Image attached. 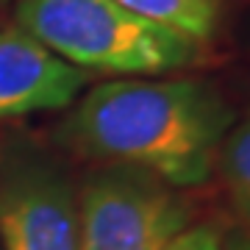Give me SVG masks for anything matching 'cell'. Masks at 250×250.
<instances>
[{
  "label": "cell",
  "mask_w": 250,
  "mask_h": 250,
  "mask_svg": "<svg viewBox=\"0 0 250 250\" xmlns=\"http://www.w3.org/2000/svg\"><path fill=\"white\" fill-rule=\"evenodd\" d=\"M233 111L197 78L106 81L83 92L59 125L64 147L98 164H131L175 189L214 175Z\"/></svg>",
  "instance_id": "6da1fadb"
},
{
  "label": "cell",
  "mask_w": 250,
  "mask_h": 250,
  "mask_svg": "<svg viewBox=\"0 0 250 250\" xmlns=\"http://www.w3.org/2000/svg\"><path fill=\"white\" fill-rule=\"evenodd\" d=\"M14 17V25L83 72L147 78L203 59L197 39L114 0H17Z\"/></svg>",
  "instance_id": "7a4b0ae2"
},
{
  "label": "cell",
  "mask_w": 250,
  "mask_h": 250,
  "mask_svg": "<svg viewBox=\"0 0 250 250\" xmlns=\"http://www.w3.org/2000/svg\"><path fill=\"white\" fill-rule=\"evenodd\" d=\"M187 225L178 189L131 164H98L78 189V250H164Z\"/></svg>",
  "instance_id": "3957f363"
},
{
  "label": "cell",
  "mask_w": 250,
  "mask_h": 250,
  "mask_svg": "<svg viewBox=\"0 0 250 250\" xmlns=\"http://www.w3.org/2000/svg\"><path fill=\"white\" fill-rule=\"evenodd\" d=\"M3 250H78V189L64 161L28 136L0 142Z\"/></svg>",
  "instance_id": "277c9868"
},
{
  "label": "cell",
  "mask_w": 250,
  "mask_h": 250,
  "mask_svg": "<svg viewBox=\"0 0 250 250\" xmlns=\"http://www.w3.org/2000/svg\"><path fill=\"white\" fill-rule=\"evenodd\" d=\"M89 75L47 50L20 25L0 28V120L59 111L75 103Z\"/></svg>",
  "instance_id": "5b68a950"
},
{
  "label": "cell",
  "mask_w": 250,
  "mask_h": 250,
  "mask_svg": "<svg viewBox=\"0 0 250 250\" xmlns=\"http://www.w3.org/2000/svg\"><path fill=\"white\" fill-rule=\"evenodd\" d=\"M114 3L145 20L184 31L197 42L211 39L223 17V0H114Z\"/></svg>",
  "instance_id": "8992f818"
},
{
  "label": "cell",
  "mask_w": 250,
  "mask_h": 250,
  "mask_svg": "<svg viewBox=\"0 0 250 250\" xmlns=\"http://www.w3.org/2000/svg\"><path fill=\"white\" fill-rule=\"evenodd\" d=\"M214 170L223 175L233 208L250 225V111L242 120H233L228 128L217 153Z\"/></svg>",
  "instance_id": "52a82bcc"
},
{
  "label": "cell",
  "mask_w": 250,
  "mask_h": 250,
  "mask_svg": "<svg viewBox=\"0 0 250 250\" xmlns=\"http://www.w3.org/2000/svg\"><path fill=\"white\" fill-rule=\"evenodd\" d=\"M164 250H225V236L214 225H187Z\"/></svg>",
  "instance_id": "ba28073f"
},
{
  "label": "cell",
  "mask_w": 250,
  "mask_h": 250,
  "mask_svg": "<svg viewBox=\"0 0 250 250\" xmlns=\"http://www.w3.org/2000/svg\"><path fill=\"white\" fill-rule=\"evenodd\" d=\"M225 250H250V236L239 233L233 239H225Z\"/></svg>",
  "instance_id": "9c48e42d"
}]
</instances>
